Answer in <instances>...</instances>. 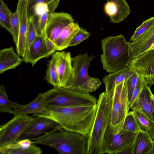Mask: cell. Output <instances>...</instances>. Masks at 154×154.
<instances>
[{
  "instance_id": "6da1fadb",
  "label": "cell",
  "mask_w": 154,
  "mask_h": 154,
  "mask_svg": "<svg viewBox=\"0 0 154 154\" xmlns=\"http://www.w3.org/2000/svg\"><path fill=\"white\" fill-rule=\"evenodd\" d=\"M97 109V104L56 106L48 109L47 114L36 115L52 119L65 129L87 137L94 123Z\"/></svg>"
},
{
  "instance_id": "7a4b0ae2",
  "label": "cell",
  "mask_w": 154,
  "mask_h": 154,
  "mask_svg": "<svg viewBox=\"0 0 154 154\" xmlns=\"http://www.w3.org/2000/svg\"><path fill=\"white\" fill-rule=\"evenodd\" d=\"M31 140L33 144L51 147L61 154H87V137L65 129L59 125Z\"/></svg>"
},
{
  "instance_id": "3957f363",
  "label": "cell",
  "mask_w": 154,
  "mask_h": 154,
  "mask_svg": "<svg viewBox=\"0 0 154 154\" xmlns=\"http://www.w3.org/2000/svg\"><path fill=\"white\" fill-rule=\"evenodd\" d=\"M101 44L100 60L104 69L110 73L128 66L133 59V50L123 35L108 36L101 40Z\"/></svg>"
},
{
  "instance_id": "277c9868",
  "label": "cell",
  "mask_w": 154,
  "mask_h": 154,
  "mask_svg": "<svg viewBox=\"0 0 154 154\" xmlns=\"http://www.w3.org/2000/svg\"><path fill=\"white\" fill-rule=\"evenodd\" d=\"M112 97L105 91L99 95L94 123L87 137V154H102L103 140L109 123Z\"/></svg>"
},
{
  "instance_id": "5b68a950",
  "label": "cell",
  "mask_w": 154,
  "mask_h": 154,
  "mask_svg": "<svg viewBox=\"0 0 154 154\" xmlns=\"http://www.w3.org/2000/svg\"><path fill=\"white\" fill-rule=\"evenodd\" d=\"M44 104L48 109L56 106L94 105L96 98L90 94H85L64 87H54L43 93Z\"/></svg>"
},
{
  "instance_id": "8992f818",
  "label": "cell",
  "mask_w": 154,
  "mask_h": 154,
  "mask_svg": "<svg viewBox=\"0 0 154 154\" xmlns=\"http://www.w3.org/2000/svg\"><path fill=\"white\" fill-rule=\"evenodd\" d=\"M125 81L115 86L112 95L109 126L114 133L122 129L125 119L130 109Z\"/></svg>"
},
{
  "instance_id": "52a82bcc",
  "label": "cell",
  "mask_w": 154,
  "mask_h": 154,
  "mask_svg": "<svg viewBox=\"0 0 154 154\" xmlns=\"http://www.w3.org/2000/svg\"><path fill=\"white\" fill-rule=\"evenodd\" d=\"M136 134L123 129L114 133L109 126L103 140L102 154H118L124 149L132 146Z\"/></svg>"
},
{
  "instance_id": "ba28073f",
  "label": "cell",
  "mask_w": 154,
  "mask_h": 154,
  "mask_svg": "<svg viewBox=\"0 0 154 154\" xmlns=\"http://www.w3.org/2000/svg\"><path fill=\"white\" fill-rule=\"evenodd\" d=\"M28 115L14 116L0 127V146L16 143L32 120Z\"/></svg>"
},
{
  "instance_id": "9c48e42d",
  "label": "cell",
  "mask_w": 154,
  "mask_h": 154,
  "mask_svg": "<svg viewBox=\"0 0 154 154\" xmlns=\"http://www.w3.org/2000/svg\"><path fill=\"white\" fill-rule=\"evenodd\" d=\"M95 56L88 53L79 54L72 58V65L74 77L70 86L68 88L85 94L88 93L86 88L87 80L90 77L88 68Z\"/></svg>"
},
{
  "instance_id": "30bf717a",
  "label": "cell",
  "mask_w": 154,
  "mask_h": 154,
  "mask_svg": "<svg viewBox=\"0 0 154 154\" xmlns=\"http://www.w3.org/2000/svg\"><path fill=\"white\" fill-rule=\"evenodd\" d=\"M51 59L58 75L60 87L69 88L74 77L70 52L65 51L56 52L52 55Z\"/></svg>"
},
{
  "instance_id": "8fae6325",
  "label": "cell",
  "mask_w": 154,
  "mask_h": 154,
  "mask_svg": "<svg viewBox=\"0 0 154 154\" xmlns=\"http://www.w3.org/2000/svg\"><path fill=\"white\" fill-rule=\"evenodd\" d=\"M128 66L133 68L147 85L154 84V49L132 59Z\"/></svg>"
},
{
  "instance_id": "7c38bea8",
  "label": "cell",
  "mask_w": 154,
  "mask_h": 154,
  "mask_svg": "<svg viewBox=\"0 0 154 154\" xmlns=\"http://www.w3.org/2000/svg\"><path fill=\"white\" fill-rule=\"evenodd\" d=\"M33 116L32 120L21 134L19 140L25 139L31 140L38 137L59 125L48 118L36 114Z\"/></svg>"
},
{
  "instance_id": "4fadbf2b",
  "label": "cell",
  "mask_w": 154,
  "mask_h": 154,
  "mask_svg": "<svg viewBox=\"0 0 154 154\" xmlns=\"http://www.w3.org/2000/svg\"><path fill=\"white\" fill-rule=\"evenodd\" d=\"M73 22L72 17L68 13L54 12L50 16L46 26L47 38L54 43L64 27Z\"/></svg>"
},
{
  "instance_id": "5bb4252c",
  "label": "cell",
  "mask_w": 154,
  "mask_h": 154,
  "mask_svg": "<svg viewBox=\"0 0 154 154\" xmlns=\"http://www.w3.org/2000/svg\"><path fill=\"white\" fill-rule=\"evenodd\" d=\"M130 109L141 112L154 124V95L145 82L139 95Z\"/></svg>"
},
{
  "instance_id": "9a60e30c",
  "label": "cell",
  "mask_w": 154,
  "mask_h": 154,
  "mask_svg": "<svg viewBox=\"0 0 154 154\" xmlns=\"http://www.w3.org/2000/svg\"><path fill=\"white\" fill-rule=\"evenodd\" d=\"M46 39L45 29L42 33L38 35L30 48L28 55L23 59V61L30 63L33 66L40 59L51 55L46 48Z\"/></svg>"
},
{
  "instance_id": "2e32d148",
  "label": "cell",
  "mask_w": 154,
  "mask_h": 154,
  "mask_svg": "<svg viewBox=\"0 0 154 154\" xmlns=\"http://www.w3.org/2000/svg\"><path fill=\"white\" fill-rule=\"evenodd\" d=\"M41 148L33 144L32 140L25 139L15 143L0 146L2 154H41Z\"/></svg>"
},
{
  "instance_id": "e0dca14e",
  "label": "cell",
  "mask_w": 154,
  "mask_h": 154,
  "mask_svg": "<svg viewBox=\"0 0 154 154\" xmlns=\"http://www.w3.org/2000/svg\"><path fill=\"white\" fill-rule=\"evenodd\" d=\"M133 68L128 66L122 70L110 73L103 78L105 87V92L108 94H113L115 86L118 84L126 81L135 72Z\"/></svg>"
},
{
  "instance_id": "ac0fdd59",
  "label": "cell",
  "mask_w": 154,
  "mask_h": 154,
  "mask_svg": "<svg viewBox=\"0 0 154 154\" xmlns=\"http://www.w3.org/2000/svg\"><path fill=\"white\" fill-rule=\"evenodd\" d=\"M49 112L44 104L43 93H40L34 100L28 104L23 105L20 108L12 109L11 114L16 116L30 114H47Z\"/></svg>"
},
{
  "instance_id": "d6986e66",
  "label": "cell",
  "mask_w": 154,
  "mask_h": 154,
  "mask_svg": "<svg viewBox=\"0 0 154 154\" xmlns=\"http://www.w3.org/2000/svg\"><path fill=\"white\" fill-rule=\"evenodd\" d=\"M23 61L13 47L3 49L0 51V73L16 68Z\"/></svg>"
},
{
  "instance_id": "ffe728a7",
  "label": "cell",
  "mask_w": 154,
  "mask_h": 154,
  "mask_svg": "<svg viewBox=\"0 0 154 154\" xmlns=\"http://www.w3.org/2000/svg\"><path fill=\"white\" fill-rule=\"evenodd\" d=\"M129 43L133 50L132 59L150 49L154 44V23L142 36L137 40Z\"/></svg>"
},
{
  "instance_id": "44dd1931",
  "label": "cell",
  "mask_w": 154,
  "mask_h": 154,
  "mask_svg": "<svg viewBox=\"0 0 154 154\" xmlns=\"http://www.w3.org/2000/svg\"><path fill=\"white\" fill-rule=\"evenodd\" d=\"M153 140L149 132L141 128L136 134L132 145V154H148Z\"/></svg>"
},
{
  "instance_id": "7402d4cb",
  "label": "cell",
  "mask_w": 154,
  "mask_h": 154,
  "mask_svg": "<svg viewBox=\"0 0 154 154\" xmlns=\"http://www.w3.org/2000/svg\"><path fill=\"white\" fill-rule=\"evenodd\" d=\"M18 14L20 28L18 43L16 45V50L17 53L23 58L25 56L26 51L29 17L27 11L25 10L20 11Z\"/></svg>"
},
{
  "instance_id": "603a6c76",
  "label": "cell",
  "mask_w": 154,
  "mask_h": 154,
  "mask_svg": "<svg viewBox=\"0 0 154 154\" xmlns=\"http://www.w3.org/2000/svg\"><path fill=\"white\" fill-rule=\"evenodd\" d=\"M81 27L77 23L72 22L63 29L54 42L56 51H62L69 47L70 43Z\"/></svg>"
},
{
  "instance_id": "cb8c5ba5",
  "label": "cell",
  "mask_w": 154,
  "mask_h": 154,
  "mask_svg": "<svg viewBox=\"0 0 154 154\" xmlns=\"http://www.w3.org/2000/svg\"><path fill=\"white\" fill-rule=\"evenodd\" d=\"M60 2L59 0H56L49 3L46 6L43 12L39 16L37 28L38 35L45 30L50 16L54 12L58 7Z\"/></svg>"
},
{
  "instance_id": "d4e9b609",
  "label": "cell",
  "mask_w": 154,
  "mask_h": 154,
  "mask_svg": "<svg viewBox=\"0 0 154 154\" xmlns=\"http://www.w3.org/2000/svg\"><path fill=\"white\" fill-rule=\"evenodd\" d=\"M23 105H21L11 100L6 93L4 86L2 85L0 87V112L11 113L12 110L19 109Z\"/></svg>"
},
{
  "instance_id": "484cf974",
  "label": "cell",
  "mask_w": 154,
  "mask_h": 154,
  "mask_svg": "<svg viewBox=\"0 0 154 154\" xmlns=\"http://www.w3.org/2000/svg\"><path fill=\"white\" fill-rule=\"evenodd\" d=\"M115 3L117 6L118 12L115 23H119L125 19L130 13L129 6L126 0H107Z\"/></svg>"
},
{
  "instance_id": "4316f807",
  "label": "cell",
  "mask_w": 154,
  "mask_h": 154,
  "mask_svg": "<svg viewBox=\"0 0 154 154\" xmlns=\"http://www.w3.org/2000/svg\"><path fill=\"white\" fill-rule=\"evenodd\" d=\"M11 12L3 0H0V24L1 27L11 34Z\"/></svg>"
},
{
  "instance_id": "83f0119b",
  "label": "cell",
  "mask_w": 154,
  "mask_h": 154,
  "mask_svg": "<svg viewBox=\"0 0 154 154\" xmlns=\"http://www.w3.org/2000/svg\"><path fill=\"white\" fill-rule=\"evenodd\" d=\"M38 35L33 18L32 17H30L28 20L26 53L24 57L22 58V60L28 55L30 48Z\"/></svg>"
},
{
  "instance_id": "f1b7e54d",
  "label": "cell",
  "mask_w": 154,
  "mask_h": 154,
  "mask_svg": "<svg viewBox=\"0 0 154 154\" xmlns=\"http://www.w3.org/2000/svg\"><path fill=\"white\" fill-rule=\"evenodd\" d=\"M45 79L54 87H60L58 75L54 63L52 59L48 61L47 64Z\"/></svg>"
},
{
  "instance_id": "f546056e",
  "label": "cell",
  "mask_w": 154,
  "mask_h": 154,
  "mask_svg": "<svg viewBox=\"0 0 154 154\" xmlns=\"http://www.w3.org/2000/svg\"><path fill=\"white\" fill-rule=\"evenodd\" d=\"M56 0H29L28 14L29 18L38 15L40 7L46 6Z\"/></svg>"
},
{
  "instance_id": "4dcf8cb0",
  "label": "cell",
  "mask_w": 154,
  "mask_h": 154,
  "mask_svg": "<svg viewBox=\"0 0 154 154\" xmlns=\"http://www.w3.org/2000/svg\"><path fill=\"white\" fill-rule=\"evenodd\" d=\"M141 128L134 115L133 111L129 112L125 119L122 129L137 133Z\"/></svg>"
},
{
  "instance_id": "1f68e13d",
  "label": "cell",
  "mask_w": 154,
  "mask_h": 154,
  "mask_svg": "<svg viewBox=\"0 0 154 154\" xmlns=\"http://www.w3.org/2000/svg\"><path fill=\"white\" fill-rule=\"evenodd\" d=\"M154 23V16L144 20L141 24L136 29L130 39V42H134L140 38L148 31Z\"/></svg>"
},
{
  "instance_id": "d6a6232c",
  "label": "cell",
  "mask_w": 154,
  "mask_h": 154,
  "mask_svg": "<svg viewBox=\"0 0 154 154\" xmlns=\"http://www.w3.org/2000/svg\"><path fill=\"white\" fill-rule=\"evenodd\" d=\"M11 23L12 31L11 34L16 45L18 43L20 28L19 14L17 9L14 12L11 13Z\"/></svg>"
},
{
  "instance_id": "836d02e7",
  "label": "cell",
  "mask_w": 154,
  "mask_h": 154,
  "mask_svg": "<svg viewBox=\"0 0 154 154\" xmlns=\"http://www.w3.org/2000/svg\"><path fill=\"white\" fill-rule=\"evenodd\" d=\"M132 111L134 115L141 128L149 132L154 128L153 123L143 114L137 111Z\"/></svg>"
},
{
  "instance_id": "e575fe53",
  "label": "cell",
  "mask_w": 154,
  "mask_h": 154,
  "mask_svg": "<svg viewBox=\"0 0 154 154\" xmlns=\"http://www.w3.org/2000/svg\"><path fill=\"white\" fill-rule=\"evenodd\" d=\"M139 78V76L135 70L133 74L125 81L129 103L134 91L137 83Z\"/></svg>"
},
{
  "instance_id": "d590c367",
  "label": "cell",
  "mask_w": 154,
  "mask_h": 154,
  "mask_svg": "<svg viewBox=\"0 0 154 154\" xmlns=\"http://www.w3.org/2000/svg\"><path fill=\"white\" fill-rule=\"evenodd\" d=\"M105 13L110 19V22L115 23L116 17L118 12V8L116 4L113 2H107L104 6Z\"/></svg>"
},
{
  "instance_id": "8d00e7d4",
  "label": "cell",
  "mask_w": 154,
  "mask_h": 154,
  "mask_svg": "<svg viewBox=\"0 0 154 154\" xmlns=\"http://www.w3.org/2000/svg\"><path fill=\"white\" fill-rule=\"evenodd\" d=\"M91 33L85 29L81 28L71 41L69 46H76L90 37Z\"/></svg>"
},
{
  "instance_id": "74e56055",
  "label": "cell",
  "mask_w": 154,
  "mask_h": 154,
  "mask_svg": "<svg viewBox=\"0 0 154 154\" xmlns=\"http://www.w3.org/2000/svg\"><path fill=\"white\" fill-rule=\"evenodd\" d=\"M101 84V82L98 78L90 76L86 84L87 93L89 94L96 91L99 88Z\"/></svg>"
},
{
  "instance_id": "f35d334b",
  "label": "cell",
  "mask_w": 154,
  "mask_h": 154,
  "mask_svg": "<svg viewBox=\"0 0 154 154\" xmlns=\"http://www.w3.org/2000/svg\"><path fill=\"white\" fill-rule=\"evenodd\" d=\"M144 81L139 76L137 85L135 88L129 103V108H130L136 98L139 95L143 85Z\"/></svg>"
},
{
  "instance_id": "ab89813d",
  "label": "cell",
  "mask_w": 154,
  "mask_h": 154,
  "mask_svg": "<svg viewBox=\"0 0 154 154\" xmlns=\"http://www.w3.org/2000/svg\"><path fill=\"white\" fill-rule=\"evenodd\" d=\"M118 154H132V146L124 149Z\"/></svg>"
},
{
  "instance_id": "60d3db41",
  "label": "cell",
  "mask_w": 154,
  "mask_h": 154,
  "mask_svg": "<svg viewBox=\"0 0 154 154\" xmlns=\"http://www.w3.org/2000/svg\"><path fill=\"white\" fill-rule=\"evenodd\" d=\"M148 154H154V139L153 140V144Z\"/></svg>"
},
{
  "instance_id": "b9f144b4",
  "label": "cell",
  "mask_w": 154,
  "mask_h": 154,
  "mask_svg": "<svg viewBox=\"0 0 154 154\" xmlns=\"http://www.w3.org/2000/svg\"><path fill=\"white\" fill-rule=\"evenodd\" d=\"M152 138L154 139V128L150 131L149 132Z\"/></svg>"
}]
</instances>
